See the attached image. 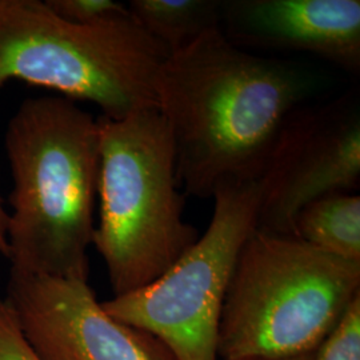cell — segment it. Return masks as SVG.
<instances>
[{
    "label": "cell",
    "mask_w": 360,
    "mask_h": 360,
    "mask_svg": "<svg viewBox=\"0 0 360 360\" xmlns=\"http://www.w3.org/2000/svg\"><path fill=\"white\" fill-rule=\"evenodd\" d=\"M307 91L300 70L235 46L220 28L168 56L156 77V98L180 187L211 199L223 184L260 179Z\"/></svg>",
    "instance_id": "obj_1"
},
{
    "label": "cell",
    "mask_w": 360,
    "mask_h": 360,
    "mask_svg": "<svg viewBox=\"0 0 360 360\" xmlns=\"http://www.w3.org/2000/svg\"><path fill=\"white\" fill-rule=\"evenodd\" d=\"M11 271L89 282L99 178L98 117L65 96L23 101L6 131Z\"/></svg>",
    "instance_id": "obj_2"
},
{
    "label": "cell",
    "mask_w": 360,
    "mask_h": 360,
    "mask_svg": "<svg viewBox=\"0 0 360 360\" xmlns=\"http://www.w3.org/2000/svg\"><path fill=\"white\" fill-rule=\"evenodd\" d=\"M99 123V226L92 245L114 296L136 291L169 270L199 232L183 218L176 156L158 108Z\"/></svg>",
    "instance_id": "obj_3"
},
{
    "label": "cell",
    "mask_w": 360,
    "mask_h": 360,
    "mask_svg": "<svg viewBox=\"0 0 360 360\" xmlns=\"http://www.w3.org/2000/svg\"><path fill=\"white\" fill-rule=\"evenodd\" d=\"M360 296V263L255 229L238 257L219 326L224 360L294 358L321 347Z\"/></svg>",
    "instance_id": "obj_4"
},
{
    "label": "cell",
    "mask_w": 360,
    "mask_h": 360,
    "mask_svg": "<svg viewBox=\"0 0 360 360\" xmlns=\"http://www.w3.org/2000/svg\"><path fill=\"white\" fill-rule=\"evenodd\" d=\"M165 51L131 13L92 25L56 16L40 0H0V89L10 80L96 104L119 120L158 108Z\"/></svg>",
    "instance_id": "obj_5"
},
{
    "label": "cell",
    "mask_w": 360,
    "mask_h": 360,
    "mask_svg": "<svg viewBox=\"0 0 360 360\" xmlns=\"http://www.w3.org/2000/svg\"><path fill=\"white\" fill-rule=\"evenodd\" d=\"M203 236L153 283L103 309L156 339L174 360H218L219 326L238 257L257 229L260 183L223 184Z\"/></svg>",
    "instance_id": "obj_6"
},
{
    "label": "cell",
    "mask_w": 360,
    "mask_h": 360,
    "mask_svg": "<svg viewBox=\"0 0 360 360\" xmlns=\"http://www.w3.org/2000/svg\"><path fill=\"white\" fill-rule=\"evenodd\" d=\"M259 183L257 229L291 236L302 208L323 196L358 188L359 91L296 108L285 120Z\"/></svg>",
    "instance_id": "obj_7"
},
{
    "label": "cell",
    "mask_w": 360,
    "mask_h": 360,
    "mask_svg": "<svg viewBox=\"0 0 360 360\" xmlns=\"http://www.w3.org/2000/svg\"><path fill=\"white\" fill-rule=\"evenodd\" d=\"M4 302L43 360H174L153 336L112 318L86 281L11 271Z\"/></svg>",
    "instance_id": "obj_8"
},
{
    "label": "cell",
    "mask_w": 360,
    "mask_h": 360,
    "mask_svg": "<svg viewBox=\"0 0 360 360\" xmlns=\"http://www.w3.org/2000/svg\"><path fill=\"white\" fill-rule=\"evenodd\" d=\"M220 30L245 50L307 52L359 74V0H223Z\"/></svg>",
    "instance_id": "obj_9"
},
{
    "label": "cell",
    "mask_w": 360,
    "mask_h": 360,
    "mask_svg": "<svg viewBox=\"0 0 360 360\" xmlns=\"http://www.w3.org/2000/svg\"><path fill=\"white\" fill-rule=\"evenodd\" d=\"M223 0H131L135 22L168 56L220 28Z\"/></svg>",
    "instance_id": "obj_10"
},
{
    "label": "cell",
    "mask_w": 360,
    "mask_h": 360,
    "mask_svg": "<svg viewBox=\"0 0 360 360\" xmlns=\"http://www.w3.org/2000/svg\"><path fill=\"white\" fill-rule=\"evenodd\" d=\"M294 235L331 257L360 263V196L333 193L297 214Z\"/></svg>",
    "instance_id": "obj_11"
},
{
    "label": "cell",
    "mask_w": 360,
    "mask_h": 360,
    "mask_svg": "<svg viewBox=\"0 0 360 360\" xmlns=\"http://www.w3.org/2000/svg\"><path fill=\"white\" fill-rule=\"evenodd\" d=\"M312 360H360V296L348 307Z\"/></svg>",
    "instance_id": "obj_12"
},
{
    "label": "cell",
    "mask_w": 360,
    "mask_h": 360,
    "mask_svg": "<svg viewBox=\"0 0 360 360\" xmlns=\"http://www.w3.org/2000/svg\"><path fill=\"white\" fill-rule=\"evenodd\" d=\"M52 13L75 25H92L129 13V7L115 0H46Z\"/></svg>",
    "instance_id": "obj_13"
},
{
    "label": "cell",
    "mask_w": 360,
    "mask_h": 360,
    "mask_svg": "<svg viewBox=\"0 0 360 360\" xmlns=\"http://www.w3.org/2000/svg\"><path fill=\"white\" fill-rule=\"evenodd\" d=\"M0 360H43L27 342L11 307L0 299Z\"/></svg>",
    "instance_id": "obj_14"
},
{
    "label": "cell",
    "mask_w": 360,
    "mask_h": 360,
    "mask_svg": "<svg viewBox=\"0 0 360 360\" xmlns=\"http://www.w3.org/2000/svg\"><path fill=\"white\" fill-rule=\"evenodd\" d=\"M8 219L6 208L3 207V200L0 198V255L10 257V243H8Z\"/></svg>",
    "instance_id": "obj_15"
},
{
    "label": "cell",
    "mask_w": 360,
    "mask_h": 360,
    "mask_svg": "<svg viewBox=\"0 0 360 360\" xmlns=\"http://www.w3.org/2000/svg\"><path fill=\"white\" fill-rule=\"evenodd\" d=\"M314 354H307V355H302V356H294V358H251V359H239V360H312L314 359Z\"/></svg>",
    "instance_id": "obj_16"
}]
</instances>
